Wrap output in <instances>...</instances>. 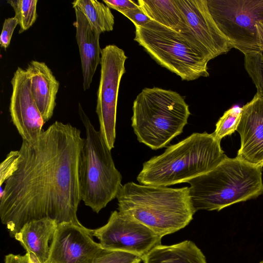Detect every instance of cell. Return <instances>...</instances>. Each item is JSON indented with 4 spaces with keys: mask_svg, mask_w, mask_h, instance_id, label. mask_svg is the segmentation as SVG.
I'll return each instance as SVG.
<instances>
[{
    "mask_svg": "<svg viewBox=\"0 0 263 263\" xmlns=\"http://www.w3.org/2000/svg\"><path fill=\"white\" fill-rule=\"evenodd\" d=\"M118 211L163 237L185 227L195 213L189 187L122 185L116 197Z\"/></svg>",
    "mask_w": 263,
    "mask_h": 263,
    "instance_id": "2",
    "label": "cell"
},
{
    "mask_svg": "<svg viewBox=\"0 0 263 263\" xmlns=\"http://www.w3.org/2000/svg\"><path fill=\"white\" fill-rule=\"evenodd\" d=\"M20 154L18 151H12L0 165V185L12 176L17 168Z\"/></svg>",
    "mask_w": 263,
    "mask_h": 263,
    "instance_id": "25",
    "label": "cell"
},
{
    "mask_svg": "<svg viewBox=\"0 0 263 263\" xmlns=\"http://www.w3.org/2000/svg\"><path fill=\"white\" fill-rule=\"evenodd\" d=\"M58 223L44 218L25 223L14 237L25 249L32 263H46L48 260L50 245Z\"/></svg>",
    "mask_w": 263,
    "mask_h": 263,
    "instance_id": "16",
    "label": "cell"
},
{
    "mask_svg": "<svg viewBox=\"0 0 263 263\" xmlns=\"http://www.w3.org/2000/svg\"><path fill=\"white\" fill-rule=\"evenodd\" d=\"M217 26L232 48L244 54L261 51L256 25L263 20V0H207Z\"/></svg>",
    "mask_w": 263,
    "mask_h": 263,
    "instance_id": "8",
    "label": "cell"
},
{
    "mask_svg": "<svg viewBox=\"0 0 263 263\" xmlns=\"http://www.w3.org/2000/svg\"><path fill=\"white\" fill-rule=\"evenodd\" d=\"M141 257L133 254L103 248L92 263H140Z\"/></svg>",
    "mask_w": 263,
    "mask_h": 263,
    "instance_id": "24",
    "label": "cell"
},
{
    "mask_svg": "<svg viewBox=\"0 0 263 263\" xmlns=\"http://www.w3.org/2000/svg\"><path fill=\"white\" fill-rule=\"evenodd\" d=\"M143 263H207L201 250L191 240L160 245L142 258Z\"/></svg>",
    "mask_w": 263,
    "mask_h": 263,
    "instance_id": "18",
    "label": "cell"
},
{
    "mask_svg": "<svg viewBox=\"0 0 263 263\" xmlns=\"http://www.w3.org/2000/svg\"><path fill=\"white\" fill-rule=\"evenodd\" d=\"M121 13L129 19L135 27L144 26L152 21L144 13L139 6L138 8L123 11Z\"/></svg>",
    "mask_w": 263,
    "mask_h": 263,
    "instance_id": "27",
    "label": "cell"
},
{
    "mask_svg": "<svg viewBox=\"0 0 263 263\" xmlns=\"http://www.w3.org/2000/svg\"><path fill=\"white\" fill-rule=\"evenodd\" d=\"M259 263H263V261H260Z\"/></svg>",
    "mask_w": 263,
    "mask_h": 263,
    "instance_id": "31",
    "label": "cell"
},
{
    "mask_svg": "<svg viewBox=\"0 0 263 263\" xmlns=\"http://www.w3.org/2000/svg\"><path fill=\"white\" fill-rule=\"evenodd\" d=\"M72 4L73 8L81 11L100 33L113 30L114 16L105 4L96 0H77Z\"/></svg>",
    "mask_w": 263,
    "mask_h": 263,
    "instance_id": "20",
    "label": "cell"
},
{
    "mask_svg": "<svg viewBox=\"0 0 263 263\" xmlns=\"http://www.w3.org/2000/svg\"><path fill=\"white\" fill-rule=\"evenodd\" d=\"M102 247L142 258L161 244L162 237L144 224L119 211L111 212L104 226L92 230Z\"/></svg>",
    "mask_w": 263,
    "mask_h": 263,
    "instance_id": "11",
    "label": "cell"
},
{
    "mask_svg": "<svg viewBox=\"0 0 263 263\" xmlns=\"http://www.w3.org/2000/svg\"><path fill=\"white\" fill-rule=\"evenodd\" d=\"M256 27L261 51L263 52V20L257 23Z\"/></svg>",
    "mask_w": 263,
    "mask_h": 263,
    "instance_id": "30",
    "label": "cell"
},
{
    "mask_svg": "<svg viewBox=\"0 0 263 263\" xmlns=\"http://www.w3.org/2000/svg\"><path fill=\"white\" fill-rule=\"evenodd\" d=\"M17 25L18 22L15 16L5 20L0 35L1 46L5 49L9 47L13 31Z\"/></svg>",
    "mask_w": 263,
    "mask_h": 263,
    "instance_id": "26",
    "label": "cell"
},
{
    "mask_svg": "<svg viewBox=\"0 0 263 263\" xmlns=\"http://www.w3.org/2000/svg\"><path fill=\"white\" fill-rule=\"evenodd\" d=\"M76 29V38L79 49L83 79L84 90L89 88L97 68L101 62L102 49L99 39L100 33L92 26L87 17L77 8H74Z\"/></svg>",
    "mask_w": 263,
    "mask_h": 263,
    "instance_id": "15",
    "label": "cell"
},
{
    "mask_svg": "<svg viewBox=\"0 0 263 263\" xmlns=\"http://www.w3.org/2000/svg\"><path fill=\"white\" fill-rule=\"evenodd\" d=\"M190 114L189 105L176 91L145 88L134 101L132 126L139 142L157 150L182 133Z\"/></svg>",
    "mask_w": 263,
    "mask_h": 263,
    "instance_id": "5",
    "label": "cell"
},
{
    "mask_svg": "<svg viewBox=\"0 0 263 263\" xmlns=\"http://www.w3.org/2000/svg\"><path fill=\"white\" fill-rule=\"evenodd\" d=\"M37 0H9L20 26L19 33L29 29L36 20Z\"/></svg>",
    "mask_w": 263,
    "mask_h": 263,
    "instance_id": "21",
    "label": "cell"
},
{
    "mask_svg": "<svg viewBox=\"0 0 263 263\" xmlns=\"http://www.w3.org/2000/svg\"><path fill=\"white\" fill-rule=\"evenodd\" d=\"M241 108L235 106L224 112L216 124L213 134L221 140L226 136L231 135L237 130L241 115Z\"/></svg>",
    "mask_w": 263,
    "mask_h": 263,
    "instance_id": "23",
    "label": "cell"
},
{
    "mask_svg": "<svg viewBox=\"0 0 263 263\" xmlns=\"http://www.w3.org/2000/svg\"><path fill=\"white\" fill-rule=\"evenodd\" d=\"M92 230L71 222L58 224L46 263H92L102 250Z\"/></svg>",
    "mask_w": 263,
    "mask_h": 263,
    "instance_id": "12",
    "label": "cell"
},
{
    "mask_svg": "<svg viewBox=\"0 0 263 263\" xmlns=\"http://www.w3.org/2000/svg\"><path fill=\"white\" fill-rule=\"evenodd\" d=\"M5 263H32L26 253L24 255L9 254L5 257Z\"/></svg>",
    "mask_w": 263,
    "mask_h": 263,
    "instance_id": "29",
    "label": "cell"
},
{
    "mask_svg": "<svg viewBox=\"0 0 263 263\" xmlns=\"http://www.w3.org/2000/svg\"><path fill=\"white\" fill-rule=\"evenodd\" d=\"M138 4L152 21L179 31L183 17L175 0H139Z\"/></svg>",
    "mask_w": 263,
    "mask_h": 263,
    "instance_id": "19",
    "label": "cell"
},
{
    "mask_svg": "<svg viewBox=\"0 0 263 263\" xmlns=\"http://www.w3.org/2000/svg\"><path fill=\"white\" fill-rule=\"evenodd\" d=\"M240 147L236 157L253 165L263 166V99L255 95L241 107L236 130Z\"/></svg>",
    "mask_w": 263,
    "mask_h": 263,
    "instance_id": "14",
    "label": "cell"
},
{
    "mask_svg": "<svg viewBox=\"0 0 263 263\" xmlns=\"http://www.w3.org/2000/svg\"><path fill=\"white\" fill-rule=\"evenodd\" d=\"M26 70L33 97L45 123L53 116L59 82L44 62L31 61Z\"/></svg>",
    "mask_w": 263,
    "mask_h": 263,
    "instance_id": "17",
    "label": "cell"
},
{
    "mask_svg": "<svg viewBox=\"0 0 263 263\" xmlns=\"http://www.w3.org/2000/svg\"><path fill=\"white\" fill-rule=\"evenodd\" d=\"M262 167L227 156L216 167L188 181L191 202L199 210L220 211L263 194Z\"/></svg>",
    "mask_w": 263,
    "mask_h": 263,
    "instance_id": "4",
    "label": "cell"
},
{
    "mask_svg": "<svg viewBox=\"0 0 263 263\" xmlns=\"http://www.w3.org/2000/svg\"><path fill=\"white\" fill-rule=\"evenodd\" d=\"M103 2L109 8L115 9L120 13L139 7L138 4L130 0H103Z\"/></svg>",
    "mask_w": 263,
    "mask_h": 263,
    "instance_id": "28",
    "label": "cell"
},
{
    "mask_svg": "<svg viewBox=\"0 0 263 263\" xmlns=\"http://www.w3.org/2000/svg\"><path fill=\"white\" fill-rule=\"evenodd\" d=\"M84 141L80 129L57 121L36 140H23L17 168L1 193L0 217L11 237L27 222L44 218L82 226L77 213Z\"/></svg>",
    "mask_w": 263,
    "mask_h": 263,
    "instance_id": "1",
    "label": "cell"
},
{
    "mask_svg": "<svg viewBox=\"0 0 263 263\" xmlns=\"http://www.w3.org/2000/svg\"><path fill=\"white\" fill-rule=\"evenodd\" d=\"M12 91L9 104L11 121L23 140H36L45 122L33 97L26 69L18 67L11 79Z\"/></svg>",
    "mask_w": 263,
    "mask_h": 263,
    "instance_id": "13",
    "label": "cell"
},
{
    "mask_svg": "<svg viewBox=\"0 0 263 263\" xmlns=\"http://www.w3.org/2000/svg\"><path fill=\"white\" fill-rule=\"evenodd\" d=\"M79 114L86 132L79 164L81 200L98 213L116 198L122 175L100 130L95 129L80 104Z\"/></svg>",
    "mask_w": 263,
    "mask_h": 263,
    "instance_id": "6",
    "label": "cell"
},
{
    "mask_svg": "<svg viewBox=\"0 0 263 263\" xmlns=\"http://www.w3.org/2000/svg\"><path fill=\"white\" fill-rule=\"evenodd\" d=\"M135 28L134 40L158 64L182 80L209 76V61L192 48L178 32L154 21Z\"/></svg>",
    "mask_w": 263,
    "mask_h": 263,
    "instance_id": "7",
    "label": "cell"
},
{
    "mask_svg": "<svg viewBox=\"0 0 263 263\" xmlns=\"http://www.w3.org/2000/svg\"><path fill=\"white\" fill-rule=\"evenodd\" d=\"M214 134L194 133L143 164L137 177L144 185L167 186L190 180L216 167L227 157Z\"/></svg>",
    "mask_w": 263,
    "mask_h": 263,
    "instance_id": "3",
    "label": "cell"
},
{
    "mask_svg": "<svg viewBox=\"0 0 263 263\" xmlns=\"http://www.w3.org/2000/svg\"><path fill=\"white\" fill-rule=\"evenodd\" d=\"M183 22L178 33L196 52L209 62L232 47L214 22L207 0H175Z\"/></svg>",
    "mask_w": 263,
    "mask_h": 263,
    "instance_id": "10",
    "label": "cell"
},
{
    "mask_svg": "<svg viewBox=\"0 0 263 263\" xmlns=\"http://www.w3.org/2000/svg\"><path fill=\"white\" fill-rule=\"evenodd\" d=\"M127 57L115 45L102 49L101 72L96 111L100 132L108 148L114 147L118 92L121 78L125 73Z\"/></svg>",
    "mask_w": 263,
    "mask_h": 263,
    "instance_id": "9",
    "label": "cell"
},
{
    "mask_svg": "<svg viewBox=\"0 0 263 263\" xmlns=\"http://www.w3.org/2000/svg\"><path fill=\"white\" fill-rule=\"evenodd\" d=\"M245 55V67L256 87V95L263 99V52L252 51Z\"/></svg>",
    "mask_w": 263,
    "mask_h": 263,
    "instance_id": "22",
    "label": "cell"
}]
</instances>
